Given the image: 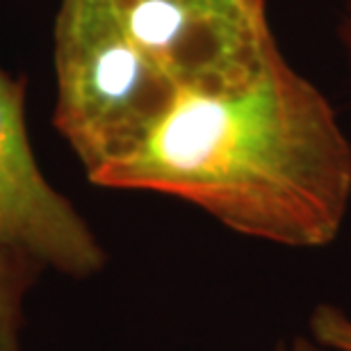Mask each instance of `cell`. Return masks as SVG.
<instances>
[{
  "label": "cell",
  "mask_w": 351,
  "mask_h": 351,
  "mask_svg": "<svg viewBox=\"0 0 351 351\" xmlns=\"http://www.w3.org/2000/svg\"><path fill=\"white\" fill-rule=\"evenodd\" d=\"M98 187L176 196L235 233L294 249L338 237L351 201V144L326 96L274 48L251 87L178 91Z\"/></svg>",
  "instance_id": "cell-1"
},
{
  "label": "cell",
  "mask_w": 351,
  "mask_h": 351,
  "mask_svg": "<svg viewBox=\"0 0 351 351\" xmlns=\"http://www.w3.org/2000/svg\"><path fill=\"white\" fill-rule=\"evenodd\" d=\"M53 64V123L87 178L128 156L178 94L130 37L117 0H58Z\"/></svg>",
  "instance_id": "cell-2"
},
{
  "label": "cell",
  "mask_w": 351,
  "mask_h": 351,
  "mask_svg": "<svg viewBox=\"0 0 351 351\" xmlns=\"http://www.w3.org/2000/svg\"><path fill=\"white\" fill-rule=\"evenodd\" d=\"M135 44L178 91L251 87L278 48L267 0H117Z\"/></svg>",
  "instance_id": "cell-3"
},
{
  "label": "cell",
  "mask_w": 351,
  "mask_h": 351,
  "mask_svg": "<svg viewBox=\"0 0 351 351\" xmlns=\"http://www.w3.org/2000/svg\"><path fill=\"white\" fill-rule=\"evenodd\" d=\"M0 237L39 265L87 278L105 251L71 201L34 158L25 123V80L0 69Z\"/></svg>",
  "instance_id": "cell-4"
},
{
  "label": "cell",
  "mask_w": 351,
  "mask_h": 351,
  "mask_svg": "<svg viewBox=\"0 0 351 351\" xmlns=\"http://www.w3.org/2000/svg\"><path fill=\"white\" fill-rule=\"evenodd\" d=\"M39 269L44 265L0 237V351H23V304Z\"/></svg>",
  "instance_id": "cell-5"
},
{
  "label": "cell",
  "mask_w": 351,
  "mask_h": 351,
  "mask_svg": "<svg viewBox=\"0 0 351 351\" xmlns=\"http://www.w3.org/2000/svg\"><path fill=\"white\" fill-rule=\"evenodd\" d=\"M311 328L319 347L351 351V317L335 306H317L311 315Z\"/></svg>",
  "instance_id": "cell-6"
},
{
  "label": "cell",
  "mask_w": 351,
  "mask_h": 351,
  "mask_svg": "<svg viewBox=\"0 0 351 351\" xmlns=\"http://www.w3.org/2000/svg\"><path fill=\"white\" fill-rule=\"evenodd\" d=\"M340 41H342V46H345V53L351 66V0H347L345 14H342V21H340Z\"/></svg>",
  "instance_id": "cell-7"
},
{
  "label": "cell",
  "mask_w": 351,
  "mask_h": 351,
  "mask_svg": "<svg viewBox=\"0 0 351 351\" xmlns=\"http://www.w3.org/2000/svg\"><path fill=\"white\" fill-rule=\"evenodd\" d=\"M274 351H322V349L319 345H313V342H308L304 338H297L294 342H290V345H280Z\"/></svg>",
  "instance_id": "cell-8"
}]
</instances>
